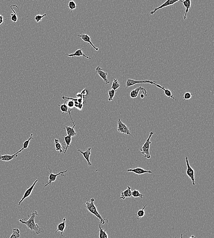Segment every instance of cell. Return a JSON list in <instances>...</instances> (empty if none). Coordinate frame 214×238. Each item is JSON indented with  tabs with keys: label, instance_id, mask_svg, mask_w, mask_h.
I'll return each mask as SVG.
<instances>
[{
	"label": "cell",
	"instance_id": "1",
	"mask_svg": "<svg viewBox=\"0 0 214 238\" xmlns=\"http://www.w3.org/2000/svg\"><path fill=\"white\" fill-rule=\"evenodd\" d=\"M38 215V214L37 211H33L32 213L30 214L29 219L27 221H25L24 219H20L19 220V222L23 224H25L28 229H29L30 230L34 231V232L37 235H39L40 233H44V230L35 222L36 216Z\"/></svg>",
	"mask_w": 214,
	"mask_h": 238
},
{
	"label": "cell",
	"instance_id": "2",
	"mask_svg": "<svg viewBox=\"0 0 214 238\" xmlns=\"http://www.w3.org/2000/svg\"><path fill=\"white\" fill-rule=\"evenodd\" d=\"M94 201H95V199L93 198H91L89 200L86 199V201H85V207L86 208V209L88 211L91 213V214L95 215L96 217H97L100 220V224H104L105 223V222L108 223V219H105L102 217L101 216V214L99 213L98 211L97 208H96V206L94 204Z\"/></svg>",
	"mask_w": 214,
	"mask_h": 238
},
{
	"label": "cell",
	"instance_id": "3",
	"mask_svg": "<svg viewBox=\"0 0 214 238\" xmlns=\"http://www.w3.org/2000/svg\"><path fill=\"white\" fill-rule=\"evenodd\" d=\"M154 132L151 131L149 133V137H148L145 143H144L143 146L140 149V152L141 153L143 154L144 157L148 159H150L151 158V155L149 152V149H150V145L151 144V141H150V139L151 138L152 135H154Z\"/></svg>",
	"mask_w": 214,
	"mask_h": 238
},
{
	"label": "cell",
	"instance_id": "4",
	"mask_svg": "<svg viewBox=\"0 0 214 238\" xmlns=\"http://www.w3.org/2000/svg\"><path fill=\"white\" fill-rule=\"evenodd\" d=\"M186 161L187 166V175L191 179L193 185H195V171L189 165V159H188L187 157H186Z\"/></svg>",
	"mask_w": 214,
	"mask_h": 238
},
{
	"label": "cell",
	"instance_id": "5",
	"mask_svg": "<svg viewBox=\"0 0 214 238\" xmlns=\"http://www.w3.org/2000/svg\"><path fill=\"white\" fill-rule=\"evenodd\" d=\"M48 169L50 170V174H49V177H48V181L47 182V184L45 185L44 186V187H46L47 185H52V182H55V181H56V179H57V177L59 175H62V176H64V173L67 172L68 171V169H67V170H65V171H61L60 172V173H58V174H54V173H52V171L51 169L49 168V167L48 166Z\"/></svg>",
	"mask_w": 214,
	"mask_h": 238
},
{
	"label": "cell",
	"instance_id": "6",
	"mask_svg": "<svg viewBox=\"0 0 214 238\" xmlns=\"http://www.w3.org/2000/svg\"><path fill=\"white\" fill-rule=\"evenodd\" d=\"M117 125V131L118 132L121 133L127 134L129 136L131 135L130 131L128 127L121 121L120 118L118 119Z\"/></svg>",
	"mask_w": 214,
	"mask_h": 238
},
{
	"label": "cell",
	"instance_id": "7",
	"mask_svg": "<svg viewBox=\"0 0 214 238\" xmlns=\"http://www.w3.org/2000/svg\"><path fill=\"white\" fill-rule=\"evenodd\" d=\"M154 82V81L147 80L137 81L132 79H127L126 82V87L127 88H128L129 87L133 86V85L136 84H139V83H149V84L153 85Z\"/></svg>",
	"mask_w": 214,
	"mask_h": 238
},
{
	"label": "cell",
	"instance_id": "8",
	"mask_svg": "<svg viewBox=\"0 0 214 238\" xmlns=\"http://www.w3.org/2000/svg\"><path fill=\"white\" fill-rule=\"evenodd\" d=\"M180 1L179 0H168L167 1H165V3H163L162 5L159 6L158 7H156L155 8L154 10L152 11L150 13V15H153L155 13L157 12V11L159 9H161L162 8L164 7H168V6H171V5H174L175 3H177L178 1Z\"/></svg>",
	"mask_w": 214,
	"mask_h": 238
},
{
	"label": "cell",
	"instance_id": "9",
	"mask_svg": "<svg viewBox=\"0 0 214 238\" xmlns=\"http://www.w3.org/2000/svg\"><path fill=\"white\" fill-rule=\"evenodd\" d=\"M140 91L142 92V94H144L145 96H147V92L146 89L145 88L139 86V87L133 90L130 93L131 98H133V99L136 98L138 96Z\"/></svg>",
	"mask_w": 214,
	"mask_h": 238
},
{
	"label": "cell",
	"instance_id": "10",
	"mask_svg": "<svg viewBox=\"0 0 214 238\" xmlns=\"http://www.w3.org/2000/svg\"><path fill=\"white\" fill-rule=\"evenodd\" d=\"M38 181V179H36L35 181L33 183L32 185L30 186V187L28 188V189H27L25 192L24 193V195H23V197H22L21 200L19 202V204H18V206H20V204H21V203H22V202H23V201L26 199V198H28V197L31 195V194L32 193L33 189H34V187L35 186L36 184V183H37V182Z\"/></svg>",
	"mask_w": 214,
	"mask_h": 238
},
{
	"label": "cell",
	"instance_id": "11",
	"mask_svg": "<svg viewBox=\"0 0 214 238\" xmlns=\"http://www.w3.org/2000/svg\"><path fill=\"white\" fill-rule=\"evenodd\" d=\"M78 37L84 41L85 42L88 43L89 45H91V46H92L93 48L95 49L96 51H99V48L98 47H96L95 46L93 43L91 41V37L87 34H85V33H80V35H78Z\"/></svg>",
	"mask_w": 214,
	"mask_h": 238
},
{
	"label": "cell",
	"instance_id": "12",
	"mask_svg": "<svg viewBox=\"0 0 214 238\" xmlns=\"http://www.w3.org/2000/svg\"><path fill=\"white\" fill-rule=\"evenodd\" d=\"M95 70H96L97 73L101 77L103 81L105 82V84H108L110 83V82L107 79V73L103 71L100 66H97V67L95 68Z\"/></svg>",
	"mask_w": 214,
	"mask_h": 238
},
{
	"label": "cell",
	"instance_id": "13",
	"mask_svg": "<svg viewBox=\"0 0 214 238\" xmlns=\"http://www.w3.org/2000/svg\"><path fill=\"white\" fill-rule=\"evenodd\" d=\"M128 172H133L138 175H142L145 173H152V171L151 170H146L143 169V168L137 167L134 169H127Z\"/></svg>",
	"mask_w": 214,
	"mask_h": 238
},
{
	"label": "cell",
	"instance_id": "14",
	"mask_svg": "<svg viewBox=\"0 0 214 238\" xmlns=\"http://www.w3.org/2000/svg\"><path fill=\"white\" fill-rule=\"evenodd\" d=\"M21 152H22V151L21 150H20L19 151L17 152L16 153L13 154V155H9V154H5V155H0V160L6 161V162H8V161L12 160L13 159L17 158V156H18V153H21Z\"/></svg>",
	"mask_w": 214,
	"mask_h": 238
},
{
	"label": "cell",
	"instance_id": "15",
	"mask_svg": "<svg viewBox=\"0 0 214 238\" xmlns=\"http://www.w3.org/2000/svg\"><path fill=\"white\" fill-rule=\"evenodd\" d=\"M91 148L89 147V148H88L87 149H86V151H85V152H83L80 149L78 150V152H80V153H81L83 155L85 159L87 162V165L89 166L91 165V161L89 160V157H90L91 153Z\"/></svg>",
	"mask_w": 214,
	"mask_h": 238
},
{
	"label": "cell",
	"instance_id": "16",
	"mask_svg": "<svg viewBox=\"0 0 214 238\" xmlns=\"http://www.w3.org/2000/svg\"><path fill=\"white\" fill-rule=\"evenodd\" d=\"M153 85H155V86H157V87H159V89H161L164 90V94H165V95H166V96H167V97H168V99L172 98L173 99H174L175 101H176V100L175 99V98L174 97V96H173V94H172V92H171V91L170 90L168 89H165V88L164 87L161 86L160 85H159V84H156L155 82L154 83Z\"/></svg>",
	"mask_w": 214,
	"mask_h": 238
},
{
	"label": "cell",
	"instance_id": "17",
	"mask_svg": "<svg viewBox=\"0 0 214 238\" xmlns=\"http://www.w3.org/2000/svg\"><path fill=\"white\" fill-rule=\"evenodd\" d=\"M66 101L65 100V101L64 102V104H63L61 105H58V106H60L61 111L62 112L63 114H64V113H69V115H70V119H71V121H72V123L74 125H75V123L74 122L72 118V116H71V114H70V112L71 111V110H69V108H68V107L67 105L66 104Z\"/></svg>",
	"mask_w": 214,
	"mask_h": 238
},
{
	"label": "cell",
	"instance_id": "18",
	"mask_svg": "<svg viewBox=\"0 0 214 238\" xmlns=\"http://www.w3.org/2000/svg\"><path fill=\"white\" fill-rule=\"evenodd\" d=\"M132 191H131V188L129 186H127V189L125 190L124 191H122L121 193V197L120 199L125 200L126 198L127 197H132Z\"/></svg>",
	"mask_w": 214,
	"mask_h": 238
},
{
	"label": "cell",
	"instance_id": "19",
	"mask_svg": "<svg viewBox=\"0 0 214 238\" xmlns=\"http://www.w3.org/2000/svg\"><path fill=\"white\" fill-rule=\"evenodd\" d=\"M180 2L183 3L184 7L186 8V11H185V14L184 15V19L186 20V19L187 14L189 12V10L191 7V1L190 0H186V1H180Z\"/></svg>",
	"mask_w": 214,
	"mask_h": 238
},
{
	"label": "cell",
	"instance_id": "20",
	"mask_svg": "<svg viewBox=\"0 0 214 238\" xmlns=\"http://www.w3.org/2000/svg\"><path fill=\"white\" fill-rule=\"evenodd\" d=\"M83 49H80L76 51L74 53H72L70 54H65V55H67L69 57H84L86 58L87 59H91V58L89 57H87L86 55L84 54L82 50Z\"/></svg>",
	"mask_w": 214,
	"mask_h": 238
},
{
	"label": "cell",
	"instance_id": "21",
	"mask_svg": "<svg viewBox=\"0 0 214 238\" xmlns=\"http://www.w3.org/2000/svg\"><path fill=\"white\" fill-rule=\"evenodd\" d=\"M76 127V125H74L73 127H71L69 126H65L64 127V129L66 130L67 134L68 136H70V137H74L76 135V131H75V127Z\"/></svg>",
	"mask_w": 214,
	"mask_h": 238
},
{
	"label": "cell",
	"instance_id": "22",
	"mask_svg": "<svg viewBox=\"0 0 214 238\" xmlns=\"http://www.w3.org/2000/svg\"><path fill=\"white\" fill-rule=\"evenodd\" d=\"M65 221H66V217H64V219H63V222L58 224L57 229L55 232L56 233L58 232H60L61 236L63 235V232H64L66 227V223H65Z\"/></svg>",
	"mask_w": 214,
	"mask_h": 238
},
{
	"label": "cell",
	"instance_id": "23",
	"mask_svg": "<svg viewBox=\"0 0 214 238\" xmlns=\"http://www.w3.org/2000/svg\"><path fill=\"white\" fill-rule=\"evenodd\" d=\"M99 238H108V235L107 233V231L104 230V229L101 226V224H99Z\"/></svg>",
	"mask_w": 214,
	"mask_h": 238
},
{
	"label": "cell",
	"instance_id": "24",
	"mask_svg": "<svg viewBox=\"0 0 214 238\" xmlns=\"http://www.w3.org/2000/svg\"><path fill=\"white\" fill-rule=\"evenodd\" d=\"M13 7H16L17 8H18L19 7L16 5H11L10 6L11 8V9L12 10L13 12V13L11 14V19L13 21V23L14 24V23H16L17 22V20H18V17H17V13L16 12H15V11L13 8Z\"/></svg>",
	"mask_w": 214,
	"mask_h": 238
},
{
	"label": "cell",
	"instance_id": "25",
	"mask_svg": "<svg viewBox=\"0 0 214 238\" xmlns=\"http://www.w3.org/2000/svg\"><path fill=\"white\" fill-rule=\"evenodd\" d=\"M63 137H64V141H65V144L66 145V146L65 148V152H64V154L66 153L69 147L70 146L72 140V137H70L69 136H63Z\"/></svg>",
	"mask_w": 214,
	"mask_h": 238
},
{
	"label": "cell",
	"instance_id": "26",
	"mask_svg": "<svg viewBox=\"0 0 214 238\" xmlns=\"http://www.w3.org/2000/svg\"><path fill=\"white\" fill-rule=\"evenodd\" d=\"M54 141L56 151H60L61 153H62L63 152V149H62L63 147L62 146V144L60 143L58 139H55L54 140Z\"/></svg>",
	"mask_w": 214,
	"mask_h": 238
},
{
	"label": "cell",
	"instance_id": "27",
	"mask_svg": "<svg viewBox=\"0 0 214 238\" xmlns=\"http://www.w3.org/2000/svg\"><path fill=\"white\" fill-rule=\"evenodd\" d=\"M20 237V231L18 228L13 229V233L10 238H19Z\"/></svg>",
	"mask_w": 214,
	"mask_h": 238
},
{
	"label": "cell",
	"instance_id": "28",
	"mask_svg": "<svg viewBox=\"0 0 214 238\" xmlns=\"http://www.w3.org/2000/svg\"><path fill=\"white\" fill-rule=\"evenodd\" d=\"M146 206L147 205H145L142 207V209L137 211L136 214V216H137V221H138L139 219L140 218H142V217H143L144 216V215H145V212L144 209L146 207Z\"/></svg>",
	"mask_w": 214,
	"mask_h": 238
},
{
	"label": "cell",
	"instance_id": "29",
	"mask_svg": "<svg viewBox=\"0 0 214 238\" xmlns=\"http://www.w3.org/2000/svg\"><path fill=\"white\" fill-rule=\"evenodd\" d=\"M132 197H133L134 198L140 197V198L142 199L143 196H144V195L141 194L138 190L135 189L133 191H132Z\"/></svg>",
	"mask_w": 214,
	"mask_h": 238
},
{
	"label": "cell",
	"instance_id": "30",
	"mask_svg": "<svg viewBox=\"0 0 214 238\" xmlns=\"http://www.w3.org/2000/svg\"><path fill=\"white\" fill-rule=\"evenodd\" d=\"M120 86V83H119L118 80L117 79H114L113 81V83H112V85H111V89L116 91L118 88H119Z\"/></svg>",
	"mask_w": 214,
	"mask_h": 238
},
{
	"label": "cell",
	"instance_id": "31",
	"mask_svg": "<svg viewBox=\"0 0 214 238\" xmlns=\"http://www.w3.org/2000/svg\"><path fill=\"white\" fill-rule=\"evenodd\" d=\"M32 136H33V134H31V136H30V137L28 138V139L27 140L25 141L23 143V147L22 149L23 150L24 149H28V147L29 144V143H30V141L32 139H33V138H32Z\"/></svg>",
	"mask_w": 214,
	"mask_h": 238
},
{
	"label": "cell",
	"instance_id": "32",
	"mask_svg": "<svg viewBox=\"0 0 214 238\" xmlns=\"http://www.w3.org/2000/svg\"><path fill=\"white\" fill-rule=\"evenodd\" d=\"M68 7L70 8L71 12H72V11L75 10L76 8H77V7L76 4L75 3L74 1H69V4H68Z\"/></svg>",
	"mask_w": 214,
	"mask_h": 238
},
{
	"label": "cell",
	"instance_id": "33",
	"mask_svg": "<svg viewBox=\"0 0 214 238\" xmlns=\"http://www.w3.org/2000/svg\"><path fill=\"white\" fill-rule=\"evenodd\" d=\"M116 91L114 90L113 89H111L108 91V94H109V97L108 99V101H111L113 99V98L114 97L115 93H116Z\"/></svg>",
	"mask_w": 214,
	"mask_h": 238
},
{
	"label": "cell",
	"instance_id": "34",
	"mask_svg": "<svg viewBox=\"0 0 214 238\" xmlns=\"http://www.w3.org/2000/svg\"><path fill=\"white\" fill-rule=\"evenodd\" d=\"M46 15H47L46 14H44V15H40V14H38V15H36L35 17L34 20L37 23H39V22L42 21V19L44 17L46 16Z\"/></svg>",
	"mask_w": 214,
	"mask_h": 238
},
{
	"label": "cell",
	"instance_id": "35",
	"mask_svg": "<svg viewBox=\"0 0 214 238\" xmlns=\"http://www.w3.org/2000/svg\"><path fill=\"white\" fill-rule=\"evenodd\" d=\"M192 93H190V92H186L184 94L183 100H189L192 98Z\"/></svg>",
	"mask_w": 214,
	"mask_h": 238
},
{
	"label": "cell",
	"instance_id": "36",
	"mask_svg": "<svg viewBox=\"0 0 214 238\" xmlns=\"http://www.w3.org/2000/svg\"><path fill=\"white\" fill-rule=\"evenodd\" d=\"M69 100L68 101L67 103V105L69 108L72 109L75 107V102L72 99H68Z\"/></svg>",
	"mask_w": 214,
	"mask_h": 238
},
{
	"label": "cell",
	"instance_id": "37",
	"mask_svg": "<svg viewBox=\"0 0 214 238\" xmlns=\"http://www.w3.org/2000/svg\"><path fill=\"white\" fill-rule=\"evenodd\" d=\"M80 93L82 94V95L84 97H85V96H86L88 95V91H87V89H84L82 90V91L80 92Z\"/></svg>",
	"mask_w": 214,
	"mask_h": 238
},
{
	"label": "cell",
	"instance_id": "38",
	"mask_svg": "<svg viewBox=\"0 0 214 238\" xmlns=\"http://www.w3.org/2000/svg\"><path fill=\"white\" fill-rule=\"evenodd\" d=\"M6 17H7L4 16L3 15L0 14V26L1 25V24L3 23L4 20H5V18Z\"/></svg>",
	"mask_w": 214,
	"mask_h": 238
},
{
	"label": "cell",
	"instance_id": "39",
	"mask_svg": "<svg viewBox=\"0 0 214 238\" xmlns=\"http://www.w3.org/2000/svg\"><path fill=\"white\" fill-rule=\"evenodd\" d=\"M76 96L78 99H80V98H83L84 99V96L82 95V94L81 93H80V92L78 93L77 94H76Z\"/></svg>",
	"mask_w": 214,
	"mask_h": 238
},
{
	"label": "cell",
	"instance_id": "40",
	"mask_svg": "<svg viewBox=\"0 0 214 238\" xmlns=\"http://www.w3.org/2000/svg\"><path fill=\"white\" fill-rule=\"evenodd\" d=\"M144 97L145 96L144 95V94H142H142H140V98H141V99H143V98H144Z\"/></svg>",
	"mask_w": 214,
	"mask_h": 238
},
{
	"label": "cell",
	"instance_id": "41",
	"mask_svg": "<svg viewBox=\"0 0 214 238\" xmlns=\"http://www.w3.org/2000/svg\"><path fill=\"white\" fill-rule=\"evenodd\" d=\"M196 236H195V235H192L191 236V237H189V238H196Z\"/></svg>",
	"mask_w": 214,
	"mask_h": 238
},
{
	"label": "cell",
	"instance_id": "42",
	"mask_svg": "<svg viewBox=\"0 0 214 238\" xmlns=\"http://www.w3.org/2000/svg\"><path fill=\"white\" fill-rule=\"evenodd\" d=\"M174 238H176V237H175ZM180 238H183V234H181V235H180Z\"/></svg>",
	"mask_w": 214,
	"mask_h": 238
}]
</instances>
